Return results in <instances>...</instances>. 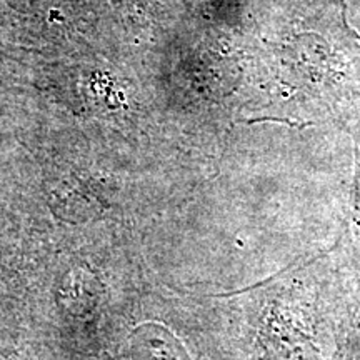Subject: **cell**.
<instances>
[{
  "mask_svg": "<svg viewBox=\"0 0 360 360\" xmlns=\"http://www.w3.org/2000/svg\"><path fill=\"white\" fill-rule=\"evenodd\" d=\"M270 340L267 360H321L312 340L302 332L287 328Z\"/></svg>",
  "mask_w": 360,
  "mask_h": 360,
  "instance_id": "cell-1",
  "label": "cell"
},
{
  "mask_svg": "<svg viewBox=\"0 0 360 360\" xmlns=\"http://www.w3.org/2000/svg\"><path fill=\"white\" fill-rule=\"evenodd\" d=\"M347 360H360V309L354 314L349 323Z\"/></svg>",
  "mask_w": 360,
  "mask_h": 360,
  "instance_id": "cell-2",
  "label": "cell"
},
{
  "mask_svg": "<svg viewBox=\"0 0 360 360\" xmlns=\"http://www.w3.org/2000/svg\"><path fill=\"white\" fill-rule=\"evenodd\" d=\"M354 225L360 233V148L355 157V177H354Z\"/></svg>",
  "mask_w": 360,
  "mask_h": 360,
  "instance_id": "cell-3",
  "label": "cell"
}]
</instances>
